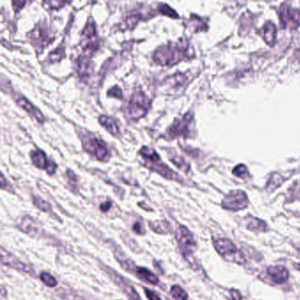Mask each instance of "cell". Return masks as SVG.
<instances>
[{"label":"cell","mask_w":300,"mask_h":300,"mask_svg":"<svg viewBox=\"0 0 300 300\" xmlns=\"http://www.w3.org/2000/svg\"><path fill=\"white\" fill-rule=\"evenodd\" d=\"M28 37L30 43L37 50H43V49L50 44L55 39L54 34L44 23L37 25L32 31L29 33Z\"/></svg>","instance_id":"9"},{"label":"cell","mask_w":300,"mask_h":300,"mask_svg":"<svg viewBox=\"0 0 300 300\" xmlns=\"http://www.w3.org/2000/svg\"><path fill=\"white\" fill-rule=\"evenodd\" d=\"M175 239L177 240L179 249L184 259L186 260L188 263L193 265V255L196 248V242L193 234L186 226L179 225L175 233Z\"/></svg>","instance_id":"3"},{"label":"cell","mask_w":300,"mask_h":300,"mask_svg":"<svg viewBox=\"0 0 300 300\" xmlns=\"http://www.w3.org/2000/svg\"><path fill=\"white\" fill-rule=\"evenodd\" d=\"M248 195L241 190L231 191L222 201V207L229 211H241L248 206Z\"/></svg>","instance_id":"10"},{"label":"cell","mask_w":300,"mask_h":300,"mask_svg":"<svg viewBox=\"0 0 300 300\" xmlns=\"http://www.w3.org/2000/svg\"><path fill=\"white\" fill-rule=\"evenodd\" d=\"M187 81V76L183 73H176L166 79V85L170 87H178L184 85Z\"/></svg>","instance_id":"24"},{"label":"cell","mask_w":300,"mask_h":300,"mask_svg":"<svg viewBox=\"0 0 300 300\" xmlns=\"http://www.w3.org/2000/svg\"><path fill=\"white\" fill-rule=\"evenodd\" d=\"M190 24L192 25L191 28H193V30H194L195 32L201 31V30H203V29L206 28L205 23H203L200 18L195 16V15H192V16H191Z\"/></svg>","instance_id":"32"},{"label":"cell","mask_w":300,"mask_h":300,"mask_svg":"<svg viewBox=\"0 0 300 300\" xmlns=\"http://www.w3.org/2000/svg\"><path fill=\"white\" fill-rule=\"evenodd\" d=\"M170 293L175 300H188V294L179 285L172 286L170 289Z\"/></svg>","instance_id":"27"},{"label":"cell","mask_w":300,"mask_h":300,"mask_svg":"<svg viewBox=\"0 0 300 300\" xmlns=\"http://www.w3.org/2000/svg\"><path fill=\"white\" fill-rule=\"evenodd\" d=\"M190 48L187 41L169 42L158 47L152 54V60L157 65L170 66L176 65L186 58H190Z\"/></svg>","instance_id":"1"},{"label":"cell","mask_w":300,"mask_h":300,"mask_svg":"<svg viewBox=\"0 0 300 300\" xmlns=\"http://www.w3.org/2000/svg\"><path fill=\"white\" fill-rule=\"evenodd\" d=\"M15 102L21 109H23L27 113H29L39 123L42 124L44 122V116L41 114V111L38 110L36 106L33 105L29 100H27V98H25L24 96H17L15 97Z\"/></svg>","instance_id":"15"},{"label":"cell","mask_w":300,"mask_h":300,"mask_svg":"<svg viewBox=\"0 0 300 300\" xmlns=\"http://www.w3.org/2000/svg\"><path fill=\"white\" fill-rule=\"evenodd\" d=\"M26 4H27L26 1H12V7L15 12H20Z\"/></svg>","instance_id":"39"},{"label":"cell","mask_w":300,"mask_h":300,"mask_svg":"<svg viewBox=\"0 0 300 300\" xmlns=\"http://www.w3.org/2000/svg\"><path fill=\"white\" fill-rule=\"evenodd\" d=\"M296 268H298V269H299V270L300 271V264H297Z\"/></svg>","instance_id":"43"},{"label":"cell","mask_w":300,"mask_h":300,"mask_svg":"<svg viewBox=\"0 0 300 300\" xmlns=\"http://www.w3.org/2000/svg\"><path fill=\"white\" fill-rule=\"evenodd\" d=\"M214 248L224 259L231 262L242 265L246 262V258L239 249L230 239H219L214 241Z\"/></svg>","instance_id":"7"},{"label":"cell","mask_w":300,"mask_h":300,"mask_svg":"<svg viewBox=\"0 0 300 300\" xmlns=\"http://www.w3.org/2000/svg\"><path fill=\"white\" fill-rule=\"evenodd\" d=\"M149 225H150V228L152 231L157 232V233H159V234H166V233L170 232V224L168 223L166 220L150 222Z\"/></svg>","instance_id":"22"},{"label":"cell","mask_w":300,"mask_h":300,"mask_svg":"<svg viewBox=\"0 0 300 300\" xmlns=\"http://www.w3.org/2000/svg\"><path fill=\"white\" fill-rule=\"evenodd\" d=\"M108 96L116 98V99H122L123 95H122V92L121 88H120L119 86H117V85H115V86L112 87V88H110V89L108 91Z\"/></svg>","instance_id":"34"},{"label":"cell","mask_w":300,"mask_h":300,"mask_svg":"<svg viewBox=\"0 0 300 300\" xmlns=\"http://www.w3.org/2000/svg\"><path fill=\"white\" fill-rule=\"evenodd\" d=\"M267 274L276 284H284L288 281L289 272L284 266H270L267 269Z\"/></svg>","instance_id":"16"},{"label":"cell","mask_w":300,"mask_h":300,"mask_svg":"<svg viewBox=\"0 0 300 300\" xmlns=\"http://www.w3.org/2000/svg\"><path fill=\"white\" fill-rule=\"evenodd\" d=\"M138 153L142 157L145 165L148 168H150V170L155 171L158 175L167 180L183 183V179L180 177V175L172 170L169 166H166L165 163H163L159 155L152 148L148 146H143Z\"/></svg>","instance_id":"2"},{"label":"cell","mask_w":300,"mask_h":300,"mask_svg":"<svg viewBox=\"0 0 300 300\" xmlns=\"http://www.w3.org/2000/svg\"><path fill=\"white\" fill-rule=\"evenodd\" d=\"M233 174L237 175L239 178H246L248 175V169H247L246 166L240 165V166H238L234 168Z\"/></svg>","instance_id":"33"},{"label":"cell","mask_w":300,"mask_h":300,"mask_svg":"<svg viewBox=\"0 0 300 300\" xmlns=\"http://www.w3.org/2000/svg\"><path fill=\"white\" fill-rule=\"evenodd\" d=\"M99 122L110 134L114 137H117L120 134V129L116 121L108 115H101L99 118Z\"/></svg>","instance_id":"19"},{"label":"cell","mask_w":300,"mask_h":300,"mask_svg":"<svg viewBox=\"0 0 300 300\" xmlns=\"http://www.w3.org/2000/svg\"><path fill=\"white\" fill-rule=\"evenodd\" d=\"M1 262L4 266H8L10 268H14L19 271L24 272L32 276H35L34 270L30 266L23 263L20 260L17 259L15 256H12V254L5 251L3 248L1 249Z\"/></svg>","instance_id":"13"},{"label":"cell","mask_w":300,"mask_h":300,"mask_svg":"<svg viewBox=\"0 0 300 300\" xmlns=\"http://www.w3.org/2000/svg\"><path fill=\"white\" fill-rule=\"evenodd\" d=\"M33 203L38 210L46 212V213H52L51 205L43 199L40 198L38 196H34L33 197Z\"/></svg>","instance_id":"25"},{"label":"cell","mask_w":300,"mask_h":300,"mask_svg":"<svg viewBox=\"0 0 300 300\" xmlns=\"http://www.w3.org/2000/svg\"><path fill=\"white\" fill-rule=\"evenodd\" d=\"M104 270L106 273L110 276V278L114 282V284L117 285L120 290L122 291L128 299L130 300H140V297L138 295V292L135 290L134 287H132L125 279L123 276L119 275L117 272L112 269V268L104 266Z\"/></svg>","instance_id":"11"},{"label":"cell","mask_w":300,"mask_h":300,"mask_svg":"<svg viewBox=\"0 0 300 300\" xmlns=\"http://www.w3.org/2000/svg\"><path fill=\"white\" fill-rule=\"evenodd\" d=\"M230 295H231V300H241L242 297L240 295L239 291L235 289H231L230 290Z\"/></svg>","instance_id":"40"},{"label":"cell","mask_w":300,"mask_h":300,"mask_svg":"<svg viewBox=\"0 0 300 300\" xmlns=\"http://www.w3.org/2000/svg\"><path fill=\"white\" fill-rule=\"evenodd\" d=\"M132 230L134 232H136L138 235H144L146 234V230L142 225V224L139 223V222H136L132 226Z\"/></svg>","instance_id":"37"},{"label":"cell","mask_w":300,"mask_h":300,"mask_svg":"<svg viewBox=\"0 0 300 300\" xmlns=\"http://www.w3.org/2000/svg\"><path fill=\"white\" fill-rule=\"evenodd\" d=\"M144 291H145L146 296L147 297V299L149 300H163L159 298L157 293H155L153 291H151L150 289L145 288L144 289Z\"/></svg>","instance_id":"36"},{"label":"cell","mask_w":300,"mask_h":300,"mask_svg":"<svg viewBox=\"0 0 300 300\" xmlns=\"http://www.w3.org/2000/svg\"><path fill=\"white\" fill-rule=\"evenodd\" d=\"M280 19L284 28L295 29L300 24V12L285 5L280 10Z\"/></svg>","instance_id":"14"},{"label":"cell","mask_w":300,"mask_h":300,"mask_svg":"<svg viewBox=\"0 0 300 300\" xmlns=\"http://www.w3.org/2000/svg\"><path fill=\"white\" fill-rule=\"evenodd\" d=\"M83 57L91 58L93 54L99 49V38L96 33V26L92 18H89L83 29L81 34V41Z\"/></svg>","instance_id":"4"},{"label":"cell","mask_w":300,"mask_h":300,"mask_svg":"<svg viewBox=\"0 0 300 300\" xmlns=\"http://www.w3.org/2000/svg\"><path fill=\"white\" fill-rule=\"evenodd\" d=\"M193 122L194 118L190 113H188L181 119H175L173 124L166 130L165 137L167 139H174L180 137L189 138L192 134Z\"/></svg>","instance_id":"8"},{"label":"cell","mask_w":300,"mask_h":300,"mask_svg":"<svg viewBox=\"0 0 300 300\" xmlns=\"http://www.w3.org/2000/svg\"><path fill=\"white\" fill-rule=\"evenodd\" d=\"M1 188L4 190L12 191V188L8 181H6L4 178V175H1Z\"/></svg>","instance_id":"38"},{"label":"cell","mask_w":300,"mask_h":300,"mask_svg":"<svg viewBox=\"0 0 300 300\" xmlns=\"http://www.w3.org/2000/svg\"><path fill=\"white\" fill-rule=\"evenodd\" d=\"M65 48L59 46L57 49H55L54 51L49 54V57H48L49 63L54 64L56 62L61 61L63 57H65Z\"/></svg>","instance_id":"26"},{"label":"cell","mask_w":300,"mask_h":300,"mask_svg":"<svg viewBox=\"0 0 300 300\" xmlns=\"http://www.w3.org/2000/svg\"><path fill=\"white\" fill-rule=\"evenodd\" d=\"M247 227L248 230L256 231H267L268 226L267 224L265 223L262 220L256 218L250 217L247 221Z\"/></svg>","instance_id":"21"},{"label":"cell","mask_w":300,"mask_h":300,"mask_svg":"<svg viewBox=\"0 0 300 300\" xmlns=\"http://www.w3.org/2000/svg\"><path fill=\"white\" fill-rule=\"evenodd\" d=\"M76 65H77L76 70H77V74L82 78L89 77L93 72L90 58H87V57L79 56L77 57Z\"/></svg>","instance_id":"18"},{"label":"cell","mask_w":300,"mask_h":300,"mask_svg":"<svg viewBox=\"0 0 300 300\" xmlns=\"http://www.w3.org/2000/svg\"><path fill=\"white\" fill-rule=\"evenodd\" d=\"M40 278H41V282L48 287L54 288L57 285V279L51 274L47 273V272H41L40 274Z\"/></svg>","instance_id":"29"},{"label":"cell","mask_w":300,"mask_h":300,"mask_svg":"<svg viewBox=\"0 0 300 300\" xmlns=\"http://www.w3.org/2000/svg\"><path fill=\"white\" fill-rule=\"evenodd\" d=\"M112 207V203L110 201H106L104 203H101L100 205V210L102 212H108Z\"/></svg>","instance_id":"41"},{"label":"cell","mask_w":300,"mask_h":300,"mask_svg":"<svg viewBox=\"0 0 300 300\" xmlns=\"http://www.w3.org/2000/svg\"><path fill=\"white\" fill-rule=\"evenodd\" d=\"M30 157L32 159V162L37 168L43 169L49 175H53L57 171V165L53 162L47 157V155L43 150L40 149H36L30 152Z\"/></svg>","instance_id":"12"},{"label":"cell","mask_w":300,"mask_h":300,"mask_svg":"<svg viewBox=\"0 0 300 300\" xmlns=\"http://www.w3.org/2000/svg\"><path fill=\"white\" fill-rule=\"evenodd\" d=\"M170 159L172 163H174L175 166L180 168L181 170L184 171L185 173H188L189 171L190 166L184 160V158H182V157H180L177 154L174 155L173 157H171Z\"/></svg>","instance_id":"30"},{"label":"cell","mask_w":300,"mask_h":300,"mask_svg":"<svg viewBox=\"0 0 300 300\" xmlns=\"http://www.w3.org/2000/svg\"><path fill=\"white\" fill-rule=\"evenodd\" d=\"M262 30H263L264 40L267 41V43L268 44H273L275 41V38H276V26L273 23L268 22L267 24H265Z\"/></svg>","instance_id":"23"},{"label":"cell","mask_w":300,"mask_h":300,"mask_svg":"<svg viewBox=\"0 0 300 300\" xmlns=\"http://www.w3.org/2000/svg\"><path fill=\"white\" fill-rule=\"evenodd\" d=\"M67 178H68V182H69V184L71 186L74 187V188L77 187V176L75 175L73 171L67 170Z\"/></svg>","instance_id":"35"},{"label":"cell","mask_w":300,"mask_h":300,"mask_svg":"<svg viewBox=\"0 0 300 300\" xmlns=\"http://www.w3.org/2000/svg\"><path fill=\"white\" fill-rule=\"evenodd\" d=\"M158 12H160L163 15L170 17V18H173V19L179 18L178 13L175 12L174 9L170 7L168 4H164V3L158 4Z\"/></svg>","instance_id":"28"},{"label":"cell","mask_w":300,"mask_h":300,"mask_svg":"<svg viewBox=\"0 0 300 300\" xmlns=\"http://www.w3.org/2000/svg\"><path fill=\"white\" fill-rule=\"evenodd\" d=\"M70 4L69 2H64V1H44L41 3L45 8L50 10H58L64 7L65 4Z\"/></svg>","instance_id":"31"},{"label":"cell","mask_w":300,"mask_h":300,"mask_svg":"<svg viewBox=\"0 0 300 300\" xmlns=\"http://www.w3.org/2000/svg\"><path fill=\"white\" fill-rule=\"evenodd\" d=\"M150 105V100L146 96V93L143 91L134 92L127 106L128 116L133 121H138L146 116Z\"/></svg>","instance_id":"5"},{"label":"cell","mask_w":300,"mask_h":300,"mask_svg":"<svg viewBox=\"0 0 300 300\" xmlns=\"http://www.w3.org/2000/svg\"><path fill=\"white\" fill-rule=\"evenodd\" d=\"M19 228L21 231L29 235H35L38 231L36 221L29 216H25L21 219Z\"/></svg>","instance_id":"20"},{"label":"cell","mask_w":300,"mask_h":300,"mask_svg":"<svg viewBox=\"0 0 300 300\" xmlns=\"http://www.w3.org/2000/svg\"><path fill=\"white\" fill-rule=\"evenodd\" d=\"M1 290H2V297H4V294H5V291H4V286H2V288H1Z\"/></svg>","instance_id":"42"},{"label":"cell","mask_w":300,"mask_h":300,"mask_svg":"<svg viewBox=\"0 0 300 300\" xmlns=\"http://www.w3.org/2000/svg\"><path fill=\"white\" fill-rule=\"evenodd\" d=\"M82 145L84 150L97 158L102 162L109 161L110 158V151L108 146L103 140L98 138L93 135H85L82 139Z\"/></svg>","instance_id":"6"},{"label":"cell","mask_w":300,"mask_h":300,"mask_svg":"<svg viewBox=\"0 0 300 300\" xmlns=\"http://www.w3.org/2000/svg\"><path fill=\"white\" fill-rule=\"evenodd\" d=\"M132 274L137 276L138 279L142 280V281L146 282L147 284L157 285L159 283L158 276L150 271V269L144 268V267H138V266H136L134 271H133Z\"/></svg>","instance_id":"17"}]
</instances>
